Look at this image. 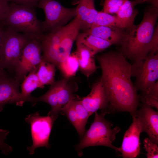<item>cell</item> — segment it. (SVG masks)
<instances>
[{
	"instance_id": "obj_1",
	"label": "cell",
	"mask_w": 158,
	"mask_h": 158,
	"mask_svg": "<svg viewBox=\"0 0 158 158\" xmlns=\"http://www.w3.org/2000/svg\"><path fill=\"white\" fill-rule=\"evenodd\" d=\"M96 59L102 71L100 78L109 98V114L118 111L134 114L140 100L131 80L132 64L119 51H110Z\"/></svg>"
},
{
	"instance_id": "obj_2",
	"label": "cell",
	"mask_w": 158,
	"mask_h": 158,
	"mask_svg": "<svg viewBox=\"0 0 158 158\" xmlns=\"http://www.w3.org/2000/svg\"><path fill=\"white\" fill-rule=\"evenodd\" d=\"M80 30V20L76 16L68 24L45 33L40 41L43 59L57 68L71 54Z\"/></svg>"
},
{
	"instance_id": "obj_3",
	"label": "cell",
	"mask_w": 158,
	"mask_h": 158,
	"mask_svg": "<svg viewBox=\"0 0 158 158\" xmlns=\"http://www.w3.org/2000/svg\"><path fill=\"white\" fill-rule=\"evenodd\" d=\"M158 17V7L151 5L144 11L140 23L137 25L131 40L120 47L119 52L133 63L145 59L151 50V42Z\"/></svg>"
},
{
	"instance_id": "obj_4",
	"label": "cell",
	"mask_w": 158,
	"mask_h": 158,
	"mask_svg": "<svg viewBox=\"0 0 158 158\" xmlns=\"http://www.w3.org/2000/svg\"><path fill=\"white\" fill-rule=\"evenodd\" d=\"M34 8L9 2L1 22L4 27L41 41L45 33L42 21L37 18Z\"/></svg>"
},
{
	"instance_id": "obj_5",
	"label": "cell",
	"mask_w": 158,
	"mask_h": 158,
	"mask_svg": "<svg viewBox=\"0 0 158 158\" xmlns=\"http://www.w3.org/2000/svg\"><path fill=\"white\" fill-rule=\"evenodd\" d=\"M94 121L89 129L85 131L78 144L75 145V150L78 155L81 156L82 150L88 147L104 146L111 148L117 152H120V148L114 146L113 143L116 135L121 129L116 126L113 128V124L104 118L105 114L95 113Z\"/></svg>"
},
{
	"instance_id": "obj_6",
	"label": "cell",
	"mask_w": 158,
	"mask_h": 158,
	"mask_svg": "<svg viewBox=\"0 0 158 158\" xmlns=\"http://www.w3.org/2000/svg\"><path fill=\"white\" fill-rule=\"evenodd\" d=\"M73 77L64 78L54 82L45 93L38 97H35L36 104L38 102H45L49 105L51 109L47 115L54 122L61 109L71 100L79 98L75 94L78 89L76 82L72 80Z\"/></svg>"
},
{
	"instance_id": "obj_7",
	"label": "cell",
	"mask_w": 158,
	"mask_h": 158,
	"mask_svg": "<svg viewBox=\"0 0 158 158\" xmlns=\"http://www.w3.org/2000/svg\"><path fill=\"white\" fill-rule=\"evenodd\" d=\"M30 39L24 34L5 27L0 52L1 66L11 73H14L15 65Z\"/></svg>"
},
{
	"instance_id": "obj_8",
	"label": "cell",
	"mask_w": 158,
	"mask_h": 158,
	"mask_svg": "<svg viewBox=\"0 0 158 158\" xmlns=\"http://www.w3.org/2000/svg\"><path fill=\"white\" fill-rule=\"evenodd\" d=\"M37 7L44 12L42 23L45 33L66 25L77 15L76 7L67 8L55 0H39Z\"/></svg>"
},
{
	"instance_id": "obj_9",
	"label": "cell",
	"mask_w": 158,
	"mask_h": 158,
	"mask_svg": "<svg viewBox=\"0 0 158 158\" xmlns=\"http://www.w3.org/2000/svg\"><path fill=\"white\" fill-rule=\"evenodd\" d=\"M131 76L135 78L137 91L145 93L158 79V53L150 52L144 59L131 65Z\"/></svg>"
},
{
	"instance_id": "obj_10",
	"label": "cell",
	"mask_w": 158,
	"mask_h": 158,
	"mask_svg": "<svg viewBox=\"0 0 158 158\" xmlns=\"http://www.w3.org/2000/svg\"><path fill=\"white\" fill-rule=\"evenodd\" d=\"M40 41L31 39L24 48L14 68V78L20 83L27 74L38 67L42 59Z\"/></svg>"
},
{
	"instance_id": "obj_11",
	"label": "cell",
	"mask_w": 158,
	"mask_h": 158,
	"mask_svg": "<svg viewBox=\"0 0 158 158\" xmlns=\"http://www.w3.org/2000/svg\"><path fill=\"white\" fill-rule=\"evenodd\" d=\"M25 120L30 126L32 144L27 147L30 154H34L35 150L38 147L49 148V138L54 123L51 118L48 115L41 116L37 112L27 115Z\"/></svg>"
},
{
	"instance_id": "obj_12",
	"label": "cell",
	"mask_w": 158,
	"mask_h": 158,
	"mask_svg": "<svg viewBox=\"0 0 158 158\" xmlns=\"http://www.w3.org/2000/svg\"><path fill=\"white\" fill-rule=\"evenodd\" d=\"M136 27L135 25L128 28L95 26L91 27L85 32L121 47L131 40Z\"/></svg>"
},
{
	"instance_id": "obj_13",
	"label": "cell",
	"mask_w": 158,
	"mask_h": 158,
	"mask_svg": "<svg viewBox=\"0 0 158 158\" xmlns=\"http://www.w3.org/2000/svg\"><path fill=\"white\" fill-rule=\"evenodd\" d=\"M133 122L125 132L120 152L124 158H134L140 153V135L142 132L140 121L135 113L131 115Z\"/></svg>"
},
{
	"instance_id": "obj_14",
	"label": "cell",
	"mask_w": 158,
	"mask_h": 158,
	"mask_svg": "<svg viewBox=\"0 0 158 158\" xmlns=\"http://www.w3.org/2000/svg\"><path fill=\"white\" fill-rule=\"evenodd\" d=\"M81 103L91 115L99 110L109 114L108 95L100 78L94 83L90 93L80 99Z\"/></svg>"
},
{
	"instance_id": "obj_15",
	"label": "cell",
	"mask_w": 158,
	"mask_h": 158,
	"mask_svg": "<svg viewBox=\"0 0 158 158\" xmlns=\"http://www.w3.org/2000/svg\"><path fill=\"white\" fill-rule=\"evenodd\" d=\"M20 84L14 78L10 77L0 81V112L7 104L15 103L22 106L28 102L19 91Z\"/></svg>"
},
{
	"instance_id": "obj_16",
	"label": "cell",
	"mask_w": 158,
	"mask_h": 158,
	"mask_svg": "<svg viewBox=\"0 0 158 158\" xmlns=\"http://www.w3.org/2000/svg\"><path fill=\"white\" fill-rule=\"evenodd\" d=\"M135 113L141 123L142 131L146 132L153 142L158 143V112L152 107L142 103Z\"/></svg>"
},
{
	"instance_id": "obj_17",
	"label": "cell",
	"mask_w": 158,
	"mask_h": 158,
	"mask_svg": "<svg viewBox=\"0 0 158 158\" xmlns=\"http://www.w3.org/2000/svg\"><path fill=\"white\" fill-rule=\"evenodd\" d=\"M76 50L79 69L81 72L87 78L95 72L98 67L96 65L95 55L87 47L77 38Z\"/></svg>"
},
{
	"instance_id": "obj_18",
	"label": "cell",
	"mask_w": 158,
	"mask_h": 158,
	"mask_svg": "<svg viewBox=\"0 0 158 158\" xmlns=\"http://www.w3.org/2000/svg\"><path fill=\"white\" fill-rule=\"evenodd\" d=\"M76 7L77 16L80 20V30L86 31L92 26L98 11L94 0H78Z\"/></svg>"
},
{
	"instance_id": "obj_19",
	"label": "cell",
	"mask_w": 158,
	"mask_h": 158,
	"mask_svg": "<svg viewBox=\"0 0 158 158\" xmlns=\"http://www.w3.org/2000/svg\"><path fill=\"white\" fill-rule=\"evenodd\" d=\"M147 0H127L116 13L123 28H130L134 26L135 18L138 14V10L135 8L138 4L147 2Z\"/></svg>"
},
{
	"instance_id": "obj_20",
	"label": "cell",
	"mask_w": 158,
	"mask_h": 158,
	"mask_svg": "<svg viewBox=\"0 0 158 158\" xmlns=\"http://www.w3.org/2000/svg\"><path fill=\"white\" fill-rule=\"evenodd\" d=\"M95 55L113 44L109 42L85 32L79 33L77 38Z\"/></svg>"
},
{
	"instance_id": "obj_21",
	"label": "cell",
	"mask_w": 158,
	"mask_h": 158,
	"mask_svg": "<svg viewBox=\"0 0 158 158\" xmlns=\"http://www.w3.org/2000/svg\"><path fill=\"white\" fill-rule=\"evenodd\" d=\"M38 68L33 69L28 73L22 82L21 85V95L28 102H30L32 106H34V97L31 96L30 94L37 88H41L37 75Z\"/></svg>"
},
{
	"instance_id": "obj_22",
	"label": "cell",
	"mask_w": 158,
	"mask_h": 158,
	"mask_svg": "<svg viewBox=\"0 0 158 158\" xmlns=\"http://www.w3.org/2000/svg\"><path fill=\"white\" fill-rule=\"evenodd\" d=\"M56 67L54 64L42 59L37 71L41 88L45 85H51L54 82Z\"/></svg>"
},
{
	"instance_id": "obj_23",
	"label": "cell",
	"mask_w": 158,
	"mask_h": 158,
	"mask_svg": "<svg viewBox=\"0 0 158 158\" xmlns=\"http://www.w3.org/2000/svg\"><path fill=\"white\" fill-rule=\"evenodd\" d=\"M57 68L65 78L73 77L79 69L77 57L75 52L71 54Z\"/></svg>"
},
{
	"instance_id": "obj_24",
	"label": "cell",
	"mask_w": 158,
	"mask_h": 158,
	"mask_svg": "<svg viewBox=\"0 0 158 158\" xmlns=\"http://www.w3.org/2000/svg\"><path fill=\"white\" fill-rule=\"evenodd\" d=\"M60 114L66 117L76 129L80 140L85 132V128L82 126L70 101L61 109Z\"/></svg>"
},
{
	"instance_id": "obj_25",
	"label": "cell",
	"mask_w": 158,
	"mask_h": 158,
	"mask_svg": "<svg viewBox=\"0 0 158 158\" xmlns=\"http://www.w3.org/2000/svg\"><path fill=\"white\" fill-rule=\"evenodd\" d=\"M95 26L123 28L116 16L112 15L103 11H98L91 27Z\"/></svg>"
},
{
	"instance_id": "obj_26",
	"label": "cell",
	"mask_w": 158,
	"mask_h": 158,
	"mask_svg": "<svg viewBox=\"0 0 158 158\" xmlns=\"http://www.w3.org/2000/svg\"><path fill=\"white\" fill-rule=\"evenodd\" d=\"M81 99L80 98L74 99L70 102L81 125L85 128L88 118L91 115L82 104L80 101Z\"/></svg>"
},
{
	"instance_id": "obj_27",
	"label": "cell",
	"mask_w": 158,
	"mask_h": 158,
	"mask_svg": "<svg viewBox=\"0 0 158 158\" xmlns=\"http://www.w3.org/2000/svg\"><path fill=\"white\" fill-rule=\"evenodd\" d=\"M127 0H104L103 11L109 14H116Z\"/></svg>"
},
{
	"instance_id": "obj_28",
	"label": "cell",
	"mask_w": 158,
	"mask_h": 158,
	"mask_svg": "<svg viewBox=\"0 0 158 158\" xmlns=\"http://www.w3.org/2000/svg\"><path fill=\"white\" fill-rule=\"evenodd\" d=\"M144 148L146 152L147 158L158 157L157 144L152 141L149 138H145L143 141Z\"/></svg>"
},
{
	"instance_id": "obj_29",
	"label": "cell",
	"mask_w": 158,
	"mask_h": 158,
	"mask_svg": "<svg viewBox=\"0 0 158 158\" xmlns=\"http://www.w3.org/2000/svg\"><path fill=\"white\" fill-rule=\"evenodd\" d=\"M9 131L0 129V149L2 153L8 155L12 151V147L4 142L7 135Z\"/></svg>"
},
{
	"instance_id": "obj_30",
	"label": "cell",
	"mask_w": 158,
	"mask_h": 158,
	"mask_svg": "<svg viewBox=\"0 0 158 158\" xmlns=\"http://www.w3.org/2000/svg\"><path fill=\"white\" fill-rule=\"evenodd\" d=\"M141 94L147 95L158 100V80L150 86L145 93Z\"/></svg>"
},
{
	"instance_id": "obj_31",
	"label": "cell",
	"mask_w": 158,
	"mask_h": 158,
	"mask_svg": "<svg viewBox=\"0 0 158 158\" xmlns=\"http://www.w3.org/2000/svg\"><path fill=\"white\" fill-rule=\"evenodd\" d=\"M151 50L150 52L156 53L158 50V27H155L154 32L150 44Z\"/></svg>"
},
{
	"instance_id": "obj_32",
	"label": "cell",
	"mask_w": 158,
	"mask_h": 158,
	"mask_svg": "<svg viewBox=\"0 0 158 158\" xmlns=\"http://www.w3.org/2000/svg\"><path fill=\"white\" fill-rule=\"evenodd\" d=\"M10 2L34 8L37 6L39 0H9Z\"/></svg>"
},
{
	"instance_id": "obj_33",
	"label": "cell",
	"mask_w": 158,
	"mask_h": 158,
	"mask_svg": "<svg viewBox=\"0 0 158 158\" xmlns=\"http://www.w3.org/2000/svg\"><path fill=\"white\" fill-rule=\"evenodd\" d=\"M9 0H0V21L4 18L8 8Z\"/></svg>"
},
{
	"instance_id": "obj_34",
	"label": "cell",
	"mask_w": 158,
	"mask_h": 158,
	"mask_svg": "<svg viewBox=\"0 0 158 158\" xmlns=\"http://www.w3.org/2000/svg\"><path fill=\"white\" fill-rule=\"evenodd\" d=\"M5 29V27L4 26L2 23L0 22V52Z\"/></svg>"
},
{
	"instance_id": "obj_35",
	"label": "cell",
	"mask_w": 158,
	"mask_h": 158,
	"mask_svg": "<svg viewBox=\"0 0 158 158\" xmlns=\"http://www.w3.org/2000/svg\"><path fill=\"white\" fill-rule=\"evenodd\" d=\"M9 77L4 69L0 66V81Z\"/></svg>"
},
{
	"instance_id": "obj_36",
	"label": "cell",
	"mask_w": 158,
	"mask_h": 158,
	"mask_svg": "<svg viewBox=\"0 0 158 158\" xmlns=\"http://www.w3.org/2000/svg\"><path fill=\"white\" fill-rule=\"evenodd\" d=\"M73 0V4H78V0Z\"/></svg>"
},
{
	"instance_id": "obj_37",
	"label": "cell",
	"mask_w": 158,
	"mask_h": 158,
	"mask_svg": "<svg viewBox=\"0 0 158 158\" xmlns=\"http://www.w3.org/2000/svg\"></svg>"
}]
</instances>
